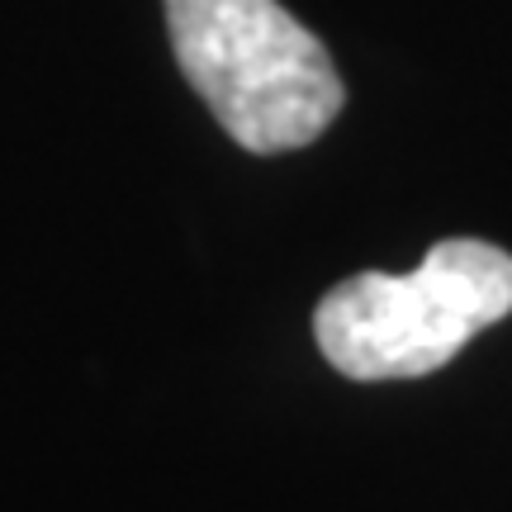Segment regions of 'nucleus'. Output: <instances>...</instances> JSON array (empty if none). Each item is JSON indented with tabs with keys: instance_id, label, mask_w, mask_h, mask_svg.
Wrapping results in <instances>:
<instances>
[{
	"instance_id": "2",
	"label": "nucleus",
	"mask_w": 512,
	"mask_h": 512,
	"mask_svg": "<svg viewBox=\"0 0 512 512\" xmlns=\"http://www.w3.org/2000/svg\"><path fill=\"white\" fill-rule=\"evenodd\" d=\"M508 313L512 256L494 242L446 238L418 271H366L328 290L313 313V337L347 380H418Z\"/></svg>"
},
{
	"instance_id": "1",
	"label": "nucleus",
	"mask_w": 512,
	"mask_h": 512,
	"mask_svg": "<svg viewBox=\"0 0 512 512\" xmlns=\"http://www.w3.org/2000/svg\"><path fill=\"white\" fill-rule=\"evenodd\" d=\"M185 81L247 152H294L342 114L328 48L280 0H166Z\"/></svg>"
}]
</instances>
